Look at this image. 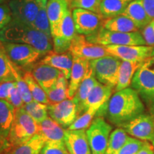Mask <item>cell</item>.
Here are the masks:
<instances>
[{
	"mask_svg": "<svg viewBox=\"0 0 154 154\" xmlns=\"http://www.w3.org/2000/svg\"><path fill=\"white\" fill-rule=\"evenodd\" d=\"M12 20V15L8 4H0V31L7 26Z\"/></svg>",
	"mask_w": 154,
	"mask_h": 154,
	"instance_id": "60d3db41",
	"label": "cell"
},
{
	"mask_svg": "<svg viewBox=\"0 0 154 154\" xmlns=\"http://www.w3.org/2000/svg\"><path fill=\"white\" fill-rule=\"evenodd\" d=\"M37 134V123L28 114L24 108L16 109L14 121L7 138L12 149L26 142Z\"/></svg>",
	"mask_w": 154,
	"mask_h": 154,
	"instance_id": "277c9868",
	"label": "cell"
},
{
	"mask_svg": "<svg viewBox=\"0 0 154 154\" xmlns=\"http://www.w3.org/2000/svg\"><path fill=\"white\" fill-rule=\"evenodd\" d=\"M7 101H8L11 104L13 105V106L15 108V109L23 108L25 104L22 96H21L18 89H17V86H15L13 88L12 91L11 92L10 96H9V98Z\"/></svg>",
	"mask_w": 154,
	"mask_h": 154,
	"instance_id": "7bdbcfd3",
	"label": "cell"
},
{
	"mask_svg": "<svg viewBox=\"0 0 154 154\" xmlns=\"http://www.w3.org/2000/svg\"><path fill=\"white\" fill-rule=\"evenodd\" d=\"M136 154H154L153 145L149 141H145L143 146Z\"/></svg>",
	"mask_w": 154,
	"mask_h": 154,
	"instance_id": "7dc6e473",
	"label": "cell"
},
{
	"mask_svg": "<svg viewBox=\"0 0 154 154\" xmlns=\"http://www.w3.org/2000/svg\"><path fill=\"white\" fill-rule=\"evenodd\" d=\"M151 143H152V145H153V150H154V139L152 140L151 141Z\"/></svg>",
	"mask_w": 154,
	"mask_h": 154,
	"instance_id": "f907efd6",
	"label": "cell"
},
{
	"mask_svg": "<svg viewBox=\"0 0 154 154\" xmlns=\"http://www.w3.org/2000/svg\"><path fill=\"white\" fill-rule=\"evenodd\" d=\"M48 114L64 129H67L77 118L76 108L72 99L48 104Z\"/></svg>",
	"mask_w": 154,
	"mask_h": 154,
	"instance_id": "5bb4252c",
	"label": "cell"
},
{
	"mask_svg": "<svg viewBox=\"0 0 154 154\" xmlns=\"http://www.w3.org/2000/svg\"><path fill=\"white\" fill-rule=\"evenodd\" d=\"M86 38L91 43L102 46L146 45L140 32H112L101 27L95 34L86 36Z\"/></svg>",
	"mask_w": 154,
	"mask_h": 154,
	"instance_id": "8992f818",
	"label": "cell"
},
{
	"mask_svg": "<svg viewBox=\"0 0 154 154\" xmlns=\"http://www.w3.org/2000/svg\"><path fill=\"white\" fill-rule=\"evenodd\" d=\"M69 2H70V1H71V0H69Z\"/></svg>",
	"mask_w": 154,
	"mask_h": 154,
	"instance_id": "f5cc1de1",
	"label": "cell"
},
{
	"mask_svg": "<svg viewBox=\"0 0 154 154\" xmlns=\"http://www.w3.org/2000/svg\"><path fill=\"white\" fill-rule=\"evenodd\" d=\"M145 109L137 92L128 87L111 96L108 101L105 116L110 124L122 127L145 112Z\"/></svg>",
	"mask_w": 154,
	"mask_h": 154,
	"instance_id": "6da1fadb",
	"label": "cell"
},
{
	"mask_svg": "<svg viewBox=\"0 0 154 154\" xmlns=\"http://www.w3.org/2000/svg\"><path fill=\"white\" fill-rule=\"evenodd\" d=\"M69 51L73 56L88 61L110 55L105 46L91 43L86 39V36L78 34L75 36Z\"/></svg>",
	"mask_w": 154,
	"mask_h": 154,
	"instance_id": "7c38bea8",
	"label": "cell"
},
{
	"mask_svg": "<svg viewBox=\"0 0 154 154\" xmlns=\"http://www.w3.org/2000/svg\"><path fill=\"white\" fill-rule=\"evenodd\" d=\"M145 9L149 17L154 19V0H142Z\"/></svg>",
	"mask_w": 154,
	"mask_h": 154,
	"instance_id": "bcb514c9",
	"label": "cell"
},
{
	"mask_svg": "<svg viewBox=\"0 0 154 154\" xmlns=\"http://www.w3.org/2000/svg\"><path fill=\"white\" fill-rule=\"evenodd\" d=\"M151 60L152 62H153V63H154V56H153V57H152L151 58Z\"/></svg>",
	"mask_w": 154,
	"mask_h": 154,
	"instance_id": "681fc988",
	"label": "cell"
},
{
	"mask_svg": "<svg viewBox=\"0 0 154 154\" xmlns=\"http://www.w3.org/2000/svg\"><path fill=\"white\" fill-rule=\"evenodd\" d=\"M121 61L119 58L110 54L89 61V63L98 82L115 88Z\"/></svg>",
	"mask_w": 154,
	"mask_h": 154,
	"instance_id": "52a82bcc",
	"label": "cell"
},
{
	"mask_svg": "<svg viewBox=\"0 0 154 154\" xmlns=\"http://www.w3.org/2000/svg\"><path fill=\"white\" fill-rule=\"evenodd\" d=\"M23 76H24L25 82L27 84L29 89L34 101L44 103V104H49V101L47 93L38 84V82L34 79L31 72H24Z\"/></svg>",
	"mask_w": 154,
	"mask_h": 154,
	"instance_id": "4dcf8cb0",
	"label": "cell"
},
{
	"mask_svg": "<svg viewBox=\"0 0 154 154\" xmlns=\"http://www.w3.org/2000/svg\"><path fill=\"white\" fill-rule=\"evenodd\" d=\"M121 128L133 138L152 141L154 139V115L143 113Z\"/></svg>",
	"mask_w": 154,
	"mask_h": 154,
	"instance_id": "30bf717a",
	"label": "cell"
},
{
	"mask_svg": "<svg viewBox=\"0 0 154 154\" xmlns=\"http://www.w3.org/2000/svg\"><path fill=\"white\" fill-rule=\"evenodd\" d=\"M86 131L65 129L64 143L69 154H91Z\"/></svg>",
	"mask_w": 154,
	"mask_h": 154,
	"instance_id": "ac0fdd59",
	"label": "cell"
},
{
	"mask_svg": "<svg viewBox=\"0 0 154 154\" xmlns=\"http://www.w3.org/2000/svg\"><path fill=\"white\" fill-rule=\"evenodd\" d=\"M39 154H69L64 141H47Z\"/></svg>",
	"mask_w": 154,
	"mask_h": 154,
	"instance_id": "f35d334b",
	"label": "cell"
},
{
	"mask_svg": "<svg viewBox=\"0 0 154 154\" xmlns=\"http://www.w3.org/2000/svg\"><path fill=\"white\" fill-rule=\"evenodd\" d=\"M131 86L139 95L149 113L154 115V63L151 58L135 73Z\"/></svg>",
	"mask_w": 154,
	"mask_h": 154,
	"instance_id": "3957f363",
	"label": "cell"
},
{
	"mask_svg": "<svg viewBox=\"0 0 154 154\" xmlns=\"http://www.w3.org/2000/svg\"><path fill=\"white\" fill-rule=\"evenodd\" d=\"M0 47L9 60L19 69H24L25 72H29L36 61L43 57L37 49L29 44L0 42Z\"/></svg>",
	"mask_w": 154,
	"mask_h": 154,
	"instance_id": "5b68a950",
	"label": "cell"
},
{
	"mask_svg": "<svg viewBox=\"0 0 154 154\" xmlns=\"http://www.w3.org/2000/svg\"><path fill=\"white\" fill-rule=\"evenodd\" d=\"M111 55L122 61H145L154 56V46H105Z\"/></svg>",
	"mask_w": 154,
	"mask_h": 154,
	"instance_id": "8fae6325",
	"label": "cell"
},
{
	"mask_svg": "<svg viewBox=\"0 0 154 154\" xmlns=\"http://www.w3.org/2000/svg\"><path fill=\"white\" fill-rule=\"evenodd\" d=\"M65 129L48 116L38 124V134L47 141H64Z\"/></svg>",
	"mask_w": 154,
	"mask_h": 154,
	"instance_id": "484cf974",
	"label": "cell"
},
{
	"mask_svg": "<svg viewBox=\"0 0 154 154\" xmlns=\"http://www.w3.org/2000/svg\"><path fill=\"white\" fill-rule=\"evenodd\" d=\"M122 14L134 21L140 30L143 29L152 20L146 12L142 0H134Z\"/></svg>",
	"mask_w": 154,
	"mask_h": 154,
	"instance_id": "cb8c5ba5",
	"label": "cell"
},
{
	"mask_svg": "<svg viewBox=\"0 0 154 154\" xmlns=\"http://www.w3.org/2000/svg\"><path fill=\"white\" fill-rule=\"evenodd\" d=\"M112 126L103 117L96 116L86 129L91 154H106Z\"/></svg>",
	"mask_w": 154,
	"mask_h": 154,
	"instance_id": "ba28073f",
	"label": "cell"
},
{
	"mask_svg": "<svg viewBox=\"0 0 154 154\" xmlns=\"http://www.w3.org/2000/svg\"><path fill=\"white\" fill-rule=\"evenodd\" d=\"M98 82H99L96 80L91 68L89 67L78 90L72 98L76 108L77 117L86 112L85 102L89 94Z\"/></svg>",
	"mask_w": 154,
	"mask_h": 154,
	"instance_id": "d6986e66",
	"label": "cell"
},
{
	"mask_svg": "<svg viewBox=\"0 0 154 154\" xmlns=\"http://www.w3.org/2000/svg\"><path fill=\"white\" fill-rule=\"evenodd\" d=\"M40 62L57 69L62 73L67 80H69L74 63V56L70 51L58 54L52 50L44 56Z\"/></svg>",
	"mask_w": 154,
	"mask_h": 154,
	"instance_id": "ffe728a7",
	"label": "cell"
},
{
	"mask_svg": "<svg viewBox=\"0 0 154 154\" xmlns=\"http://www.w3.org/2000/svg\"><path fill=\"white\" fill-rule=\"evenodd\" d=\"M7 0H0V4H3V3H5L6 2H7Z\"/></svg>",
	"mask_w": 154,
	"mask_h": 154,
	"instance_id": "c3c4849f",
	"label": "cell"
},
{
	"mask_svg": "<svg viewBox=\"0 0 154 154\" xmlns=\"http://www.w3.org/2000/svg\"><path fill=\"white\" fill-rule=\"evenodd\" d=\"M129 138L124 129L119 127L111 131L109 138L106 154H115L120 150Z\"/></svg>",
	"mask_w": 154,
	"mask_h": 154,
	"instance_id": "d6a6232c",
	"label": "cell"
},
{
	"mask_svg": "<svg viewBox=\"0 0 154 154\" xmlns=\"http://www.w3.org/2000/svg\"><path fill=\"white\" fill-rule=\"evenodd\" d=\"M70 9L69 0H48L47 13L52 38L58 34L61 24Z\"/></svg>",
	"mask_w": 154,
	"mask_h": 154,
	"instance_id": "2e32d148",
	"label": "cell"
},
{
	"mask_svg": "<svg viewBox=\"0 0 154 154\" xmlns=\"http://www.w3.org/2000/svg\"><path fill=\"white\" fill-rule=\"evenodd\" d=\"M145 61H121L119 71L118 80L114 91L116 92L119 91L129 87L135 73Z\"/></svg>",
	"mask_w": 154,
	"mask_h": 154,
	"instance_id": "603a6c76",
	"label": "cell"
},
{
	"mask_svg": "<svg viewBox=\"0 0 154 154\" xmlns=\"http://www.w3.org/2000/svg\"><path fill=\"white\" fill-rule=\"evenodd\" d=\"M23 108L38 124L49 116L47 104L39 103L33 100L29 103H25Z\"/></svg>",
	"mask_w": 154,
	"mask_h": 154,
	"instance_id": "e575fe53",
	"label": "cell"
},
{
	"mask_svg": "<svg viewBox=\"0 0 154 154\" xmlns=\"http://www.w3.org/2000/svg\"><path fill=\"white\" fill-rule=\"evenodd\" d=\"M89 67V61L74 56V63L69 82V99L74 97Z\"/></svg>",
	"mask_w": 154,
	"mask_h": 154,
	"instance_id": "44dd1931",
	"label": "cell"
},
{
	"mask_svg": "<svg viewBox=\"0 0 154 154\" xmlns=\"http://www.w3.org/2000/svg\"><path fill=\"white\" fill-rule=\"evenodd\" d=\"M144 142L143 140L129 136L126 143L115 154H136L143 146Z\"/></svg>",
	"mask_w": 154,
	"mask_h": 154,
	"instance_id": "ab89813d",
	"label": "cell"
},
{
	"mask_svg": "<svg viewBox=\"0 0 154 154\" xmlns=\"http://www.w3.org/2000/svg\"><path fill=\"white\" fill-rule=\"evenodd\" d=\"M113 91V88L98 82L89 94L85 102L86 111L89 108L99 109L102 106L107 103L112 96Z\"/></svg>",
	"mask_w": 154,
	"mask_h": 154,
	"instance_id": "7402d4cb",
	"label": "cell"
},
{
	"mask_svg": "<svg viewBox=\"0 0 154 154\" xmlns=\"http://www.w3.org/2000/svg\"><path fill=\"white\" fill-rule=\"evenodd\" d=\"M76 35L72 9H70L61 24L58 34L52 38L53 51L61 54L69 51L72 41Z\"/></svg>",
	"mask_w": 154,
	"mask_h": 154,
	"instance_id": "9a60e30c",
	"label": "cell"
},
{
	"mask_svg": "<svg viewBox=\"0 0 154 154\" xmlns=\"http://www.w3.org/2000/svg\"><path fill=\"white\" fill-rule=\"evenodd\" d=\"M141 34L147 46H154V19L142 29Z\"/></svg>",
	"mask_w": 154,
	"mask_h": 154,
	"instance_id": "b9f144b4",
	"label": "cell"
},
{
	"mask_svg": "<svg viewBox=\"0 0 154 154\" xmlns=\"http://www.w3.org/2000/svg\"><path fill=\"white\" fill-rule=\"evenodd\" d=\"M72 11L76 34L87 36L95 34L102 27L104 18L100 14L79 8Z\"/></svg>",
	"mask_w": 154,
	"mask_h": 154,
	"instance_id": "9c48e42d",
	"label": "cell"
},
{
	"mask_svg": "<svg viewBox=\"0 0 154 154\" xmlns=\"http://www.w3.org/2000/svg\"><path fill=\"white\" fill-rule=\"evenodd\" d=\"M12 149L10 143L7 138L0 136V154L9 153Z\"/></svg>",
	"mask_w": 154,
	"mask_h": 154,
	"instance_id": "f6af8a7d",
	"label": "cell"
},
{
	"mask_svg": "<svg viewBox=\"0 0 154 154\" xmlns=\"http://www.w3.org/2000/svg\"><path fill=\"white\" fill-rule=\"evenodd\" d=\"M102 0H71V9L79 8L100 14V6Z\"/></svg>",
	"mask_w": 154,
	"mask_h": 154,
	"instance_id": "74e56055",
	"label": "cell"
},
{
	"mask_svg": "<svg viewBox=\"0 0 154 154\" xmlns=\"http://www.w3.org/2000/svg\"><path fill=\"white\" fill-rule=\"evenodd\" d=\"M10 66L12 75L14 76V82L16 83V86L19 94L22 96L23 100H24V103H28L29 102L33 101L32 94H31L29 89L28 85L26 82H25L24 76L21 72V69L14 64L10 61Z\"/></svg>",
	"mask_w": 154,
	"mask_h": 154,
	"instance_id": "836d02e7",
	"label": "cell"
},
{
	"mask_svg": "<svg viewBox=\"0 0 154 154\" xmlns=\"http://www.w3.org/2000/svg\"><path fill=\"white\" fill-rule=\"evenodd\" d=\"M47 2L48 0H40L39 9L32 27L51 37V28L47 13Z\"/></svg>",
	"mask_w": 154,
	"mask_h": 154,
	"instance_id": "1f68e13d",
	"label": "cell"
},
{
	"mask_svg": "<svg viewBox=\"0 0 154 154\" xmlns=\"http://www.w3.org/2000/svg\"><path fill=\"white\" fill-rule=\"evenodd\" d=\"M12 19L32 26L39 9L40 0H10Z\"/></svg>",
	"mask_w": 154,
	"mask_h": 154,
	"instance_id": "4fadbf2b",
	"label": "cell"
},
{
	"mask_svg": "<svg viewBox=\"0 0 154 154\" xmlns=\"http://www.w3.org/2000/svg\"><path fill=\"white\" fill-rule=\"evenodd\" d=\"M102 27L106 29L118 32H140V29L134 21L126 16L121 14L119 16L104 19Z\"/></svg>",
	"mask_w": 154,
	"mask_h": 154,
	"instance_id": "d4e9b609",
	"label": "cell"
},
{
	"mask_svg": "<svg viewBox=\"0 0 154 154\" xmlns=\"http://www.w3.org/2000/svg\"><path fill=\"white\" fill-rule=\"evenodd\" d=\"M99 109L89 108L88 110L76 119L74 123L67 129L69 130H86L96 117Z\"/></svg>",
	"mask_w": 154,
	"mask_h": 154,
	"instance_id": "d590c367",
	"label": "cell"
},
{
	"mask_svg": "<svg viewBox=\"0 0 154 154\" xmlns=\"http://www.w3.org/2000/svg\"><path fill=\"white\" fill-rule=\"evenodd\" d=\"M15 110V108L8 101L0 99V136L8 138Z\"/></svg>",
	"mask_w": 154,
	"mask_h": 154,
	"instance_id": "4316f807",
	"label": "cell"
},
{
	"mask_svg": "<svg viewBox=\"0 0 154 154\" xmlns=\"http://www.w3.org/2000/svg\"><path fill=\"white\" fill-rule=\"evenodd\" d=\"M134 0H102L100 14L104 19L122 14Z\"/></svg>",
	"mask_w": 154,
	"mask_h": 154,
	"instance_id": "83f0119b",
	"label": "cell"
},
{
	"mask_svg": "<svg viewBox=\"0 0 154 154\" xmlns=\"http://www.w3.org/2000/svg\"><path fill=\"white\" fill-rule=\"evenodd\" d=\"M0 42L29 44L37 49L43 57L53 50L52 37L13 19L0 31Z\"/></svg>",
	"mask_w": 154,
	"mask_h": 154,
	"instance_id": "7a4b0ae2",
	"label": "cell"
},
{
	"mask_svg": "<svg viewBox=\"0 0 154 154\" xmlns=\"http://www.w3.org/2000/svg\"><path fill=\"white\" fill-rule=\"evenodd\" d=\"M16 86L14 82H6L0 83V99L8 100L13 88Z\"/></svg>",
	"mask_w": 154,
	"mask_h": 154,
	"instance_id": "ee69618b",
	"label": "cell"
},
{
	"mask_svg": "<svg viewBox=\"0 0 154 154\" xmlns=\"http://www.w3.org/2000/svg\"><path fill=\"white\" fill-rule=\"evenodd\" d=\"M29 72L45 92L49 91L63 74L57 69L40 61L35 63Z\"/></svg>",
	"mask_w": 154,
	"mask_h": 154,
	"instance_id": "e0dca14e",
	"label": "cell"
},
{
	"mask_svg": "<svg viewBox=\"0 0 154 154\" xmlns=\"http://www.w3.org/2000/svg\"><path fill=\"white\" fill-rule=\"evenodd\" d=\"M6 154H10V152H9V153H6Z\"/></svg>",
	"mask_w": 154,
	"mask_h": 154,
	"instance_id": "816d5d0a",
	"label": "cell"
},
{
	"mask_svg": "<svg viewBox=\"0 0 154 154\" xmlns=\"http://www.w3.org/2000/svg\"><path fill=\"white\" fill-rule=\"evenodd\" d=\"M6 82H14V79L11 72L10 60L0 47V83Z\"/></svg>",
	"mask_w": 154,
	"mask_h": 154,
	"instance_id": "8d00e7d4",
	"label": "cell"
},
{
	"mask_svg": "<svg viewBox=\"0 0 154 154\" xmlns=\"http://www.w3.org/2000/svg\"><path fill=\"white\" fill-rule=\"evenodd\" d=\"M68 87V80L65 78L63 74H61L54 85L46 92L49 99V104L59 103L69 99Z\"/></svg>",
	"mask_w": 154,
	"mask_h": 154,
	"instance_id": "f1b7e54d",
	"label": "cell"
},
{
	"mask_svg": "<svg viewBox=\"0 0 154 154\" xmlns=\"http://www.w3.org/2000/svg\"><path fill=\"white\" fill-rule=\"evenodd\" d=\"M46 140L39 134L11 150L10 154H39Z\"/></svg>",
	"mask_w": 154,
	"mask_h": 154,
	"instance_id": "f546056e",
	"label": "cell"
}]
</instances>
